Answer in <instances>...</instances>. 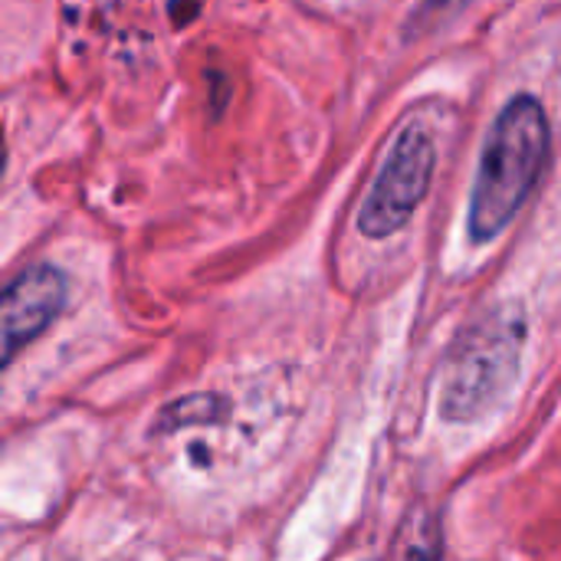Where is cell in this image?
<instances>
[{
    "mask_svg": "<svg viewBox=\"0 0 561 561\" xmlns=\"http://www.w3.org/2000/svg\"><path fill=\"white\" fill-rule=\"evenodd\" d=\"M434 164H437V148L431 135L417 125L404 128L358 214V230L371 240L398 233L421 207L434 181Z\"/></svg>",
    "mask_w": 561,
    "mask_h": 561,
    "instance_id": "3957f363",
    "label": "cell"
},
{
    "mask_svg": "<svg viewBox=\"0 0 561 561\" xmlns=\"http://www.w3.org/2000/svg\"><path fill=\"white\" fill-rule=\"evenodd\" d=\"M66 276L49 266V263H36L26 266L23 273H16L0 299V352H3V365L13 362V355L30 345L33 339H39L56 316L66 306Z\"/></svg>",
    "mask_w": 561,
    "mask_h": 561,
    "instance_id": "277c9868",
    "label": "cell"
},
{
    "mask_svg": "<svg viewBox=\"0 0 561 561\" xmlns=\"http://www.w3.org/2000/svg\"><path fill=\"white\" fill-rule=\"evenodd\" d=\"M546 158H549L546 108L533 95H516L500 112L480 158V171L470 197L473 243H490L513 224V217L533 194L546 168Z\"/></svg>",
    "mask_w": 561,
    "mask_h": 561,
    "instance_id": "6da1fadb",
    "label": "cell"
},
{
    "mask_svg": "<svg viewBox=\"0 0 561 561\" xmlns=\"http://www.w3.org/2000/svg\"><path fill=\"white\" fill-rule=\"evenodd\" d=\"M414 561H434V559H427V556L421 552V556H414Z\"/></svg>",
    "mask_w": 561,
    "mask_h": 561,
    "instance_id": "8992f818",
    "label": "cell"
},
{
    "mask_svg": "<svg viewBox=\"0 0 561 561\" xmlns=\"http://www.w3.org/2000/svg\"><path fill=\"white\" fill-rule=\"evenodd\" d=\"M224 417V401L217 398H187V401H174L161 421L154 424V431L161 434H171L178 431L181 424H194V421H220Z\"/></svg>",
    "mask_w": 561,
    "mask_h": 561,
    "instance_id": "5b68a950",
    "label": "cell"
},
{
    "mask_svg": "<svg viewBox=\"0 0 561 561\" xmlns=\"http://www.w3.org/2000/svg\"><path fill=\"white\" fill-rule=\"evenodd\" d=\"M526 316L519 306H500L486 319L470 322L454 345L444 378V417L473 421L486 414L519 375Z\"/></svg>",
    "mask_w": 561,
    "mask_h": 561,
    "instance_id": "7a4b0ae2",
    "label": "cell"
}]
</instances>
